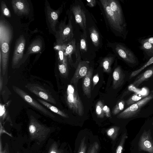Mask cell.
<instances>
[{
	"instance_id": "cell-28",
	"label": "cell",
	"mask_w": 153,
	"mask_h": 153,
	"mask_svg": "<svg viewBox=\"0 0 153 153\" xmlns=\"http://www.w3.org/2000/svg\"><path fill=\"white\" fill-rule=\"evenodd\" d=\"M113 61V58L112 57H106L102 60L101 65L104 72L108 73L111 72V66Z\"/></svg>"
},
{
	"instance_id": "cell-40",
	"label": "cell",
	"mask_w": 153,
	"mask_h": 153,
	"mask_svg": "<svg viewBox=\"0 0 153 153\" xmlns=\"http://www.w3.org/2000/svg\"><path fill=\"white\" fill-rule=\"evenodd\" d=\"M0 90L1 91V88L2 86V78L1 77V75L0 76Z\"/></svg>"
},
{
	"instance_id": "cell-2",
	"label": "cell",
	"mask_w": 153,
	"mask_h": 153,
	"mask_svg": "<svg viewBox=\"0 0 153 153\" xmlns=\"http://www.w3.org/2000/svg\"><path fill=\"white\" fill-rule=\"evenodd\" d=\"M66 102L69 108L80 116L84 113L83 104L78 92V89L71 84L68 85L65 96Z\"/></svg>"
},
{
	"instance_id": "cell-8",
	"label": "cell",
	"mask_w": 153,
	"mask_h": 153,
	"mask_svg": "<svg viewBox=\"0 0 153 153\" xmlns=\"http://www.w3.org/2000/svg\"><path fill=\"white\" fill-rule=\"evenodd\" d=\"M115 50L119 56L128 64L134 65L138 63L137 58L134 53L125 45L117 44Z\"/></svg>"
},
{
	"instance_id": "cell-16",
	"label": "cell",
	"mask_w": 153,
	"mask_h": 153,
	"mask_svg": "<svg viewBox=\"0 0 153 153\" xmlns=\"http://www.w3.org/2000/svg\"><path fill=\"white\" fill-rule=\"evenodd\" d=\"M108 3L111 9L114 12L120 24L126 28V24L125 22L122 10L118 1L115 0H107Z\"/></svg>"
},
{
	"instance_id": "cell-19",
	"label": "cell",
	"mask_w": 153,
	"mask_h": 153,
	"mask_svg": "<svg viewBox=\"0 0 153 153\" xmlns=\"http://www.w3.org/2000/svg\"><path fill=\"white\" fill-rule=\"evenodd\" d=\"M125 74L121 67L116 68L113 73V82L112 87L114 89L121 86L124 83Z\"/></svg>"
},
{
	"instance_id": "cell-26",
	"label": "cell",
	"mask_w": 153,
	"mask_h": 153,
	"mask_svg": "<svg viewBox=\"0 0 153 153\" xmlns=\"http://www.w3.org/2000/svg\"><path fill=\"white\" fill-rule=\"evenodd\" d=\"M37 100L40 103L49 109L52 112L57 114L63 117L66 118L69 117L68 116L67 114L55 106L39 98L37 99Z\"/></svg>"
},
{
	"instance_id": "cell-37",
	"label": "cell",
	"mask_w": 153,
	"mask_h": 153,
	"mask_svg": "<svg viewBox=\"0 0 153 153\" xmlns=\"http://www.w3.org/2000/svg\"><path fill=\"white\" fill-rule=\"evenodd\" d=\"M93 86L92 89H93L94 87L97 83L99 81V76L98 74H96L93 77Z\"/></svg>"
},
{
	"instance_id": "cell-10",
	"label": "cell",
	"mask_w": 153,
	"mask_h": 153,
	"mask_svg": "<svg viewBox=\"0 0 153 153\" xmlns=\"http://www.w3.org/2000/svg\"><path fill=\"white\" fill-rule=\"evenodd\" d=\"M26 44V40L23 35H21L15 42L12 60L13 67L17 65L23 57Z\"/></svg>"
},
{
	"instance_id": "cell-27",
	"label": "cell",
	"mask_w": 153,
	"mask_h": 153,
	"mask_svg": "<svg viewBox=\"0 0 153 153\" xmlns=\"http://www.w3.org/2000/svg\"><path fill=\"white\" fill-rule=\"evenodd\" d=\"M90 37L93 44L96 47L100 43V36L99 33L96 28L91 27L89 29Z\"/></svg>"
},
{
	"instance_id": "cell-29",
	"label": "cell",
	"mask_w": 153,
	"mask_h": 153,
	"mask_svg": "<svg viewBox=\"0 0 153 153\" xmlns=\"http://www.w3.org/2000/svg\"><path fill=\"white\" fill-rule=\"evenodd\" d=\"M153 64V56L150 58L139 69L133 71L130 75L129 78L131 79L137 75L146 67Z\"/></svg>"
},
{
	"instance_id": "cell-18",
	"label": "cell",
	"mask_w": 153,
	"mask_h": 153,
	"mask_svg": "<svg viewBox=\"0 0 153 153\" xmlns=\"http://www.w3.org/2000/svg\"><path fill=\"white\" fill-rule=\"evenodd\" d=\"M120 128L117 126H111L105 131L103 133L105 134L106 136L111 140L112 144L111 149L115 146L122 133H120Z\"/></svg>"
},
{
	"instance_id": "cell-21",
	"label": "cell",
	"mask_w": 153,
	"mask_h": 153,
	"mask_svg": "<svg viewBox=\"0 0 153 153\" xmlns=\"http://www.w3.org/2000/svg\"><path fill=\"white\" fill-rule=\"evenodd\" d=\"M153 76V65L138 75L135 79L132 85L138 87L143 82L148 80Z\"/></svg>"
},
{
	"instance_id": "cell-5",
	"label": "cell",
	"mask_w": 153,
	"mask_h": 153,
	"mask_svg": "<svg viewBox=\"0 0 153 153\" xmlns=\"http://www.w3.org/2000/svg\"><path fill=\"white\" fill-rule=\"evenodd\" d=\"M93 135L92 132L87 130L80 131L75 140L74 153H86Z\"/></svg>"
},
{
	"instance_id": "cell-42",
	"label": "cell",
	"mask_w": 153,
	"mask_h": 153,
	"mask_svg": "<svg viewBox=\"0 0 153 153\" xmlns=\"http://www.w3.org/2000/svg\"><path fill=\"white\" fill-rule=\"evenodd\" d=\"M152 93H153V90L151 91Z\"/></svg>"
},
{
	"instance_id": "cell-13",
	"label": "cell",
	"mask_w": 153,
	"mask_h": 153,
	"mask_svg": "<svg viewBox=\"0 0 153 153\" xmlns=\"http://www.w3.org/2000/svg\"><path fill=\"white\" fill-rule=\"evenodd\" d=\"M138 145L141 150L153 153V141L149 131L143 132L140 137Z\"/></svg>"
},
{
	"instance_id": "cell-12",
	"label": "cell",
	"mask_w": 153,
	"mask_h": 153,
	"mask_svg": "<svg viewBox=\"0 0 153 153\" xmlns=\"http://www.w3.org/2000/svg\"><path fill=\"white\" fill-rule=\"evenodd\" d=\"M46 13L50 26L52 30L56 33V26L58 22V19L62 10V6L58 9L55 10L51 8L48 2L46 3Z\"/></svg>"
},
{
	"instance_id": "cell-34",
	"label": "cell",
	"mask_w": 153,
	"mask_h": 153,
	"mask_svg": "<svg viewBox=\"0 0 153 153\" xmlns=\"http://www.w3.org/2000/svg\"><path fill=\"white\" fill-rule=\"evenodd\" d=\"M58 68L60 73L65 76L68 75V65L58 63Z\"/></svg>"
},
{
	"instance_id": "cell-22",
	"label": "cell",
	"mask_w": 153,
	"mask_h": 153,
	"mask_svg": "<svg viewBox=\"0 0 153 153\" xmlns=\"http://www.w3.org/2000/svg\"><path fill=\"white\" fill-rule=\"evenodd\" d=\"M42 47V41L40 39H35L29 45L25 56H26L32 53L39 52L41 51Z\"/></svg>"
},
{
	"instance_id": "cell-1",
	"label": "cell",
	"mask_w": 153,
	"mask_h": 153,
	"mask_svg": "<svg viewBox=\"0 0 153 153\" xmlns=\"http://www.w3.org/2000/svg\"><path fill=\"white\" fill-rule=\"evenodd\" d=\"M1 14L0 19V67L4 75L7 70L10 44L13 37L12 27Z\"/></svg>"
},
{
	"instance_id": "cell-35",
	"label": "cell",
	"mask_w": 153,
	"mask_h": 153,
	"mask_svg": "<svg viewBox=\"0 0 153 153\" xmlns=\"http://www.w3.org/2000/svg\"><path fill=\"white\" fill-rule=\"evenodd\" d=\"M80 47L81 49L85 51L87 50V47L86 40L84 39H82L80 41Z\"/></svg>"
},
{
	"instance_id": "cell-36",
	"label": "cell",
	"mask_w": 153,
	"mask_h": 153,
	"mask_svg": "<svg viewBox=\"0 0 153 153\" xmlns=\"http://www.w3.org/2000/svg\"><path fill=\"white\" fill-rule=\"evenodd\" d=\"M103 110L105 115L107 117H111L110 108L107 105H104L103 107Z\"/></svg>"
},
{
	"instance_id": "cell-25",
	"label": "cell",
	"mask_w": 153,
	"mask_h": 153,
	"mask_svg": "<svg viewBox=\"0 0 153 153\" xmlns=\"http://www.w3.org/2000/svg\"><path fill=\"white\" fill-rule=\"evenodd\" d=\"M76 41L74 39L65 45L64 54L68 59L70 64H72V60L71 58V55L76 50Z\"/></svg>"
},
{
	"instance_id": "cell-33",
	"label": "cell",
	"mask_w": 153,
	"mask_h": 153,
	"mask_svg": "<svg viewBox=\"0 0 153 153\" xmlns=\"http://www.w3.org/2000/svg\"><path fill=\"white\" fill-rule=\"evenodd\" d=\"M1 14L4 16L8 18L11 17V14L10 11L7 7L5 2L1 1Z\"/></svg>"
},
{
	"instance_id": "cell-11",
	"label": "cell",
	"mask_w": 153,
	"mask_h": 153,
	"mask_svg": "<svg viewBox=\"0 0 153 153\" xmlns=\"http://www.w3.org/2000/svg\"><path fill=\"white\" fill-rule=\"evenodd\" d=\"M89 62L88 61H82L79 62L70 82L73 84L75 87L77 89V84L81 78H83L87 74L89 68Z\"/></svg>"
},
{
	"instance_id": "cell-14",
	"label": "cell",
	"mask_w": 153,
	"mask_h": 153,
	"mask_svg": "<svg viewBox=\"0 0 153 153\" xmlns=\"http://www.w3.org/2000/svg\"><path fill=\"white\" fill-rule=\"evenodd\" d=\"M11 4L14 13L18 16L26 15L30 10L29 4L26 0H12Z\"/></svg>"
},
{
	"instance_id": "cell-3",
	"label": "cell",
	"mask_w": 153,
	"mask_h": 153,
	"mask_svg": "<svg viewBox=\"0 0 153 153\" xmlns=\"http://www.w3.org/2000/svg\"><path fill=\"white\" fill-rule=\"evenodd\" d=\"M73 27L71 19H69L68 24L62 20L59 24L58 29L55 33L57 45H62L67 44L73 39Z\"/></svg>"
},
{
	"instance_id": "cell-17",
	"label": "cell",
	"mask_w": 153,
	"mask_h": 153,
	"mask_svg": "<svg viewBox=\"0 0 153 153\" xmlns=\"http://www.w3.org/2000/svg\"><path fill=\"white\" fill-rule=\"evenodd\" d=\"M93 71L92 68L90 67L86 75L82 78V87L84 94L89 98L91 97V84Z\"/></svg>"
},
{
	"instance_id": "cell-4",
	"label": "cell",
	"mask_w": 153,
	"mask_h": 153,
	"mask_svg": "<svg viewBox=\"0 0 153 153\" xmlns=\"http://www.w3.org/2000/svg\"><path fill=\"white\" fill-rule=\"evenodd\" d=\"M153 99V93L131 105L117 116L119 119H126L137 116L141 108Z\"/></svg>"
},
{
	"instance_id": "cell-39",
	"label": "cell",
	"mask_w": 153,
	"mask_h": 153,
	"mask_svg": "<svg viewBox=\"0 0 153 153\" xmlns=\"http://www.w3.org/2000/svg\"><path fill=\"white\" fill-rule=\"evenodd\" d=\"M144 39L153 45V37L146 38H144Z\"/></svg>"
},
{
	"instance_id": "cell-9",
	"label": "cell",
	"mask_w": 153,
	"mask_h": 153,
	"mask_svg": "<svg viewBox=\"0 0 153 153\" xmlns=\"http://www.w3.org/2000/svg\"><path fill=\"white\" fill-rule=\"evenodd\" d=\"M25 87L29 91L37 96L49 102L56 104V101L50 93L42 86L36 84L29 83L27 84Z\"/></svg>"
},
{
	"instance_id": "cell-6",
	"label": "cell",
	"mask_w": 153,
	"mask_h": 153,
	"mask_svg": "<svg viewBox=\"0 0 153 153\" xmlns=\"http://www.w3.org/2000/svg\"><path fill=\"white\" fill-rule=\"evenodd\" d=\"M100 1L111 26L115 30L123 35L124 37L126 36L127 34L126 28L123 27L120 24L109 6L107 0H101Z\"/></svg>"
},
{
	"instance_id": "cell-23",
	"label": "cell",
	"mask_w": 153,
	"mask_h": 153,
	"mask_svg": "<svg viewBox=\"0 0 153 153\" xmlns=\"http://www.w3.org/2000/svg\"><path fill=\"white\" fill-rule=\"evenodd\" d=\"M101 148V144L99 138L97 136L93 134L86 153H99Z\"/></svg>"
},
{
	"instance_id": "cell-30",
	"label": "cell",
	"mask_w": 153,
	"mask_h": 153,
	"mask_svg": "<svg viewBox=\"0 0 153 153\" xmlns=\"http://www.w3.org/2000/svg\"><path fill=\"white\" fill-rule=\"evenodd\" d=\"M103 104L101 100H99L95 106V112L97 117L100 118H103L105 117V114L103 110Z\"/></svg>"
},
{
	"instance_id": "cell-41",
	"label": "cell",
	"mask_w": 153,
	"mask_h": 153,
	"mask_svg": "<svg viewBox=\"0 0 153 153\" xmlns=\"http://www.w3.org/2000/svg\"><path fill=\"white\" fill-rule=\"evenodd\" d=\"M50 153H56L54 151H51V152Z\"/></svg>"
},
{
	"instance_id": "cell-32",
	"label": "cell",
	"mask_w": 153,
	"mask_h": 153,
	"mask_svg": "<svg viewBox=\"0 0 153 153\" xmlns=\"http://www.w3.org/2000/svg\"><path fill=\"white\" fill-rule=\"evenodd\" d=\"M125 102L123 100L119 101L112 110V113L114 115H115L122 111L124 107Z\"/></svg>"
},
{
	"instance_id": "cell-43",
	"label": "cell",
	"mask_w": 153,
	"mask_h": 153,
	"mask_svg": "<svg viewBox=\"0 0 153 153\" xmlns=\"http://www.w3.org/2000/svg\"><path fill=\"white\" fill-rule=\"evenodd\" d=\"M152 125L153 126V122H152Z\"/></svg>"
},
{
	"instance_id": "cell-20",
	"label": "cell",
	"mask_w": 153,
	"mask_h": 153,
	"mask_svg": "<svg viewBox=\"0 0 153 153\" xmlns=\"http://www.w3.org/2000/svg\"><path fill=\"white\" fill-rule=\"evenodd\" d=\"M138 40L140 44V49L143 51L144 58L150 59L153 56V45L144 38L139 39Z\"/></svg>"
},
{
	"instance_id": "cell-24",
	"label": "cell",
	"mask_w": 153,
	"mask_h": 153,
	"mask_svg": "<svg viewBox=\"0 0 153 153\" xmlns=\"http://www.w3.org/2000/svg\"><path fill=\"white\" fill-rule=\"evenodd\" d=\"M128 138L127 133H122L114 148L112 149V153H123L126 140Z\"/></svg>"
},
{
	"instance_id": "cell-7",
	"label": "cell",
	"mask_w": 153,
	"mask_h": 153,
	"mask_svg": "<svg viewBox=\"0 0 153 153\" xmlns=\"http://www.w3.org/2000/svg\"><path fill=\"white\" fill-rule=\"evenodd\" d=\"M13 88L15 92L28 104L45 115L50 117H55L54 115L51 112L32 98L25 91L14 86H13Z\"/></svg>"
},
{
	"instance_id": "cell-38",
	"label": "cell",
	"mask_w": 153,
	"mask_h": 153,
	"mask_svg": "<svg viewBox=\"0 0 153 153\" xmlns=\"http://www.w3.org/2000/svg\"><path fill=\"white\" fill-rule=\"evenodd\" d=\"M87 5L91 7H94L96 4V1L95 0H87Z\"/></svg>"
},
{
	"instance_id": "cell-15",
	"label": "cell",
	"mask_w": 153,
	"mask_h": 153,
	"mask_svg": "<svg viewBox=\"0 0 153 153\" xmlns=\"http://www.w3.org/2000/svg\"><path fill=\"white\" fill-rule=\"evenodd\" d=\"M71 10L74 15L76 22L86 35V18L85 12L79 5L73 6Z\"/></svg>"
},
{
	"instance_id": "cell-31",
	"label": "cell",
	"mask_w": 153,
	"mask_h": 153,
	"mask_svg": "<svg viewBox=\"0 0 153 153\" xmlns=\"http://www.w3.org/2000/svg\"><path fill=\"white\" fill-rule=\"evenodd\" d=\"M146 94H141L139 92L134 94L126 101L127 105H131L147 96Z\"/></svg>"
}]
</instances>
